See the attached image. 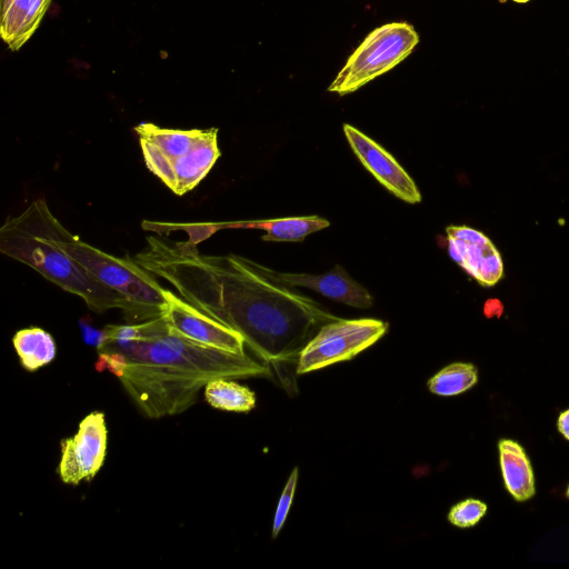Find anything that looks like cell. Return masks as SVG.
Here are the masks:
<instances>
[{
	"instance_id": "4",
	"label": "cell",
	"mask_w": 569,
	"mask_h": 569,
	"mask_svg": "<svg viewBox=\"0 0 569 569\" xmlns=\"http://www.w3.org/2000/svg\"><path fill=\"white\" fill-rule=\"evenodd\" d=\"M54 233L60 247L97 281L126 298L131 307L127 323H139L162 315L168 305V289L131 257L107 253L72 234L57 219Z\"/></svg>"
},
{
	"instance_id": "1",
	"label": "cell",
	"mask_w": 569,
	"mask_h": 569,
	"mask_svg": "<svg viewBox=\"0 0 569 569\" xmlns=\"http://www.w3.org/2000/svg\"><path fill=\"white\" fill-rule=\"evenodd\" d=\"M132 259L187 302L239 332L266 362L290 360L321 326L337 320L310 297L244 257L201 253L192 239L148 236Z\"/></svg>"
},
{
	"instance_id": "12",
	"label": "cell",
	"mask_w": 569,
	"mask_h": 569,
	"mask_svg": "<svg viewBox=\"0 0 569 569\" xmlns=\"http://www.w3.org/2000/svg\"><path fill=\"white\" fill-rule=\"evenodd\" d=\"M220 156L218 129H204L196 144L186 154L172 161L177 179L174 193L182 196L194 189L206 178Z\"/></svg>"
},
{
	"instance_id": "9",
	"label": "cell",
	"mask_w": 569,
	"mask_h": 569,
	"mask_svg": "<svg viewBox=\"0 0 569 569\" xmlns=\"http://www.w3.org/2000/svg\"><path fill=\"white\" fill-rule=\"evenodd\" d=\"M343 132L362 166L388 191L411 204L421 201L417 184L391 153L351 124L345 123Z\"/></svg>"
},
{
	"instance_id": "10",
	"label": "cell",
	"mask_w": 569,
	"mask_h": 569,
	"mask_svg": "<svg viewBox=\"0 0 569 569\" xmlns=\"http://www.w3.org/2000/svg\"><path fill=\"white\" fill-rule=\"evenodd\" d=\"M269 270L276 279L288 286L315 290L331 300L350 307L368 309L373 305L371 293L350 278L340 266H336L333 269L322 274L289 273L274 271L272 269Z\"/></svg>"
},
{
	"instance_id": "24",
	"label": "cell",
	"mask_w": 569,
	"mask_h": 569,
	"mask_svg": "<svg viewBox=\"0 0 569 569\" xmlns=\"http://www.w3.org/2000/svg\"><path fill=\"white\" fill-rule=\"evenodd\" d=\"M82 340L87 346L98 349L104 340V329L94 327L92 320L86 316L78 320Z\"/></svg>"
},
{
	"instance_id": "19",
	"label": "cell",
	"mask_w": 569,
	"mask_h": 569,
	"mask_svg": "<svg viewBox=\"0 0 569 569\" xmlns=\"http://www.w3.org/2000/svg\"><path fill=\"white\" fill-rule=\"evenodd\" d=\"M139 143L147 168L174 193L177 179L172 160L153 142L139 138Z\"/></svg>"
},
{
	"instance_id": "20",
	"label": "cell",
	"mask_w": 569,
	"mask_h": 569,
	"mask_svg": "<svg viewBox=\"0 0 569 569\" xmlns=\"http://www.w3.org/2000/svg\"><path fill=\"white\" fill-rule=\"evenodd\" d=\"M470 243L465 240L448 236V251L450 257L461 266L470 276L478 280L479 267L489 247Z\"/></svg>"
},
{
	"instance_id": "29",
	"label": "cell",
	"mask_w": 569,
	"mask_h": 569,
	"mask_svg": "<svg viewBox=\"0 0 569 569\" xmlns=\"http://www.w3.org/2000/svg\"><path fill=\"white\" fill-rule=\"evenodd\" d=\"M566 497L569 498V486H568V488L566 490Z\"/></svg>"
},
{
	"instance_id": "14",
	"label": "cell",
	"mask_w": 569,
	"mask_h": 569,
	"mask_svg": "<svg viewBox=\"0 0 569 569\" xmlns=\"http://www.w3.org/2000/svg\"><path fill=\"white\" fill-rule=\"evenodd\" d=\"M499 461L503 482L516 501L522 502L536 495L531 462L522 446L511 439L498 442Z\"/></svg>"
},
{
	"instance_id": "18",
	"label": "cell",
	"mask_w": 569,
	"mask_h": 569,
	"mask_svg": "<svg viewBox=\"0 0 569 569\" xmlns=\"http://www.w3.org/2000/svg\"><path fill=\"white\" fill-rule=\"evenodd\" d=\"M478 382V370L469 362H453L432 376L428 382L430 392L442 396H456L471 389Z\"/></svg>"
},
{
	"instance_id": "23",
	"label": "cell",
	"mask_w": 569,
	"mask_h": 569,
	"mask_svg": "<svg viewBox=\"0 0 569 569\" xmlns=\"http://www.w3.org/2000/svg\"><path fill=\"white\" fill-rule=\"evenodd\" d=\"M502 272L501 257L495 246H491L482 258L477 281L482 286H492L501 278Z\"/></svg>"
},
{
	"instance_id": "6",
	"label": "cell",
	"mask_w": 569,
	"mask_h": 569,
	"mask_svg": "<svg viewBox=\"0 0 569 569\" xmlns=\"http://www.w3.org/2000/svg\"><path fill=\"white\" fill-rule=\"evenodd\" d=\"M388 331L378 319H340L325 323L298 356L297 373L303 375L350 360Z\"/></svg>"
},
{
	"instance_id": "27",
	"label": "cell",
	"mask_w": 569,
	"mask_h": 569,
	"mask_svg": "<svg viewBox=\"0 0 569 569\" xmlns=\"http://www.w3.org/2000/svg\"><path fill=\"white\" fill-rule=\"evenodd\" d=\"M558 431L569 440V409L561 412L557 420Z\"/></svg>"
},
{
	"instance_id": "16",
	"label": "cell",
	"mask_w": 569,
	"mask_h": 569,
	"mask_svg": "<svg viewBox=\"0 0 569 569\" xmlns=\"http://www.w3.org/2000/svg\"><path fill=\"white\" fill-rule=\"evenodd\" d=\"M139 138H144L158 146L172 161L186 154L202 137L204 129H168L151 122H141L134 128Z\"/></svg>"
},
{
	"instance_id": "25",
	"label": "cell",
	"mask_w": 569,
	"mask_h": 569,
	"mask_svg": "<svg viewBox=\"0 0 569 569\" xmlns=\"http://www.w3.org/2000/svg\"><path fill=\"white\" fill-rule=\"evenodd\" d=\"M447 236H451L470 243L489 246L492 242L480 231L466 226H450L447 228Z\"/></svg>"
},
{
	"instance_id": "2",
	"label": "cell",
	"mask_w": 569,
	"mask_h": 569,
	"mask_svg": "<svg viewBox=\"0 0 569 569\" xmlns=\"http://www.w3.org/2000/svg\"><path fill=\"white\" fill-rule=\"evenodd\" d=\"M103 329L96 370L116 376L137 409L150 419L188 410L212 379L269 375L266 365L246 353L222 351L182 337L162 315Z\"/></svg>"
},
{
	"instance_id": "13",
	"label": "cell",
	"mask_w": 569,
	"mask_h": 569,
	"mask_svg": "<svg viewBox=\"0 0 569 569\" xmlns=\"http://www.w3.org/2000/svg\"><path fill=\"white\" fill-rule=\"evenodd\" d=\"M330 222L318 216L287 217L254 221L208 223L210 231L226 228L259 229L264 241H302L307 236L329 227Z\"/></svg>"
},
{
	"instance_id": "26",
	"label": "cell",
	"mask_w": 569,
	"mask_h": 569,
	"mask_svg": "<svg viewBox=\"0 0 569 569\" xmlns=\"http://www.w3.org/2000/svg\"><path fill=\"white\" fill-rule=\"evenodd\" d=\"M483 312L487 318H499L503 312V305L498 299H488L483 306Z\"/></svg>"
},
{
	"instance_id": "28",
	"label": "cell",
	"mask_w": 569,
	"mask_h": 569,
	"mask_svg": "<svg viewBox=\"0 0 569 569\" xmlns=\"http://www.w3.org/2000/svg\"><path fill=\"white\" fill-rule=\"evenodd\" d=\"M512 1L518 2V3H526L530 0H512ZM500 2H505V0H500Z\"/></svg>"
},
{
	"instance_id": "8",
	"label": "cell",
	"mask_w": 569,
	"mask_h": 569,
	"mask_svg": "<svg viewBox=\"0 0 569 569\" xmlns=\"http://www.w3.org/2000/svg\"><path fill=\"white\" fill-rule=\"evenodd\" d=\"M162 317L173 331L187 339L236 355L246 353V342L239 332L206 315L170 290Z\"/></svg>"
},
{
	"instance_id": "15",
	"label": "cell",
	"mask_w": 569,
	"mask_h": 569,
	"mask_svg": "<svg viewBox=\"0 0 569 569\" xmlns=\"http://www.w3.org/2000/svg\"><path fill=\"white\" fill-rule=\"evenodd\" d=\"M12 345L22 368L29 372L49 365L57 355L53 337L39 327L17 331L12 337Z\"/></svg>"
},
{
	"instance_id": "22",
	"label": "cell",
	"mask_w": 569,
	"mask_h": 569,
	"mask_svg": "<svg viewBox=\"0 0 569 569\" xmlns=\"http://www.w3.org/2000/svg\"><path fill=\"white\" fill-rule=\"evenodd\" d=\"M298 477H299V470L296 467L291 471V473L286 482V486L280 495V498H279V501H278V505L276 508L274 519H273V525H272V535H271L272 538H276L279 535L280 530L282 529V527L286 522L288 512H289L291 503L293 501L296 487H297V482H298Z\"/></svg>"
},
{
	"instance_id": "21",
	"label": "cell",
	"mask_w": 569,
	"mask_h": 569,
	"mask_svg": "<svg viewBox=\"0 0 569 569\" xmlns=\"http://www.w3.org/2000/svg\"><path fill=\"white\" fill-rule=\"evenodd\" d=\"M487 512V505L481 500L469 498L451 507L448 521L458 528L476 526Z\"/></svg>"
},
{
	"instance_id": "3",
	"label": "cell",
	"mask_w": 569,
	"mask_h": 569,
	"mask_svg": "<svg viewBox=\"0 0 569 569\" xmlns=\"http://www.w3.org/2000/svg\"><path fill=\"white\" fill-rule=\"evenodd\" d=\"M56 220L43 198L33 200L18 216L3 222L0 251L31 267L62 290L80 297L92 311L101 313L121 309L129 322L132 315L130 302L97 281L60 247L54 233Z\"/></svg>"
},
{
	"instance_id": "17",
	"label": "cell",
	"mask_w": 569,
	"mask_h": 569,
	"mask_svg": "<svg viewBox=\"0 0 569 569\" xmlns=\"http://www.w3.org/2000/svg\"><path fill=\"white\" fill-rule=\"evenodd\" d=\"M207 402L216 409L232 412H249L256 407V395L231 378H216L204 387Z\"/></svg>"
},
{
	"instance_id": "5",
	"label": "cell",
	"mask_w": 569,
	"mask_h": 569,
	"mask_svg": "<svg viewBox=\"0 0 569 569\" xmlns=\"http://www.w3.org/2000/svg\"><path fill=\"white\" fill-rule=\"evenodd\" d=\"M418 42L417 31L407 22L376 28L351 53L328 91L342 96L360 89L405 60Z\"/></svg>"
},
{
	"instance_id": "11",
	"label": "cell",
	"mask_w": 569,
	"mask_h": 569,
	"mask_svg": "<svg viewBox=\"0 0 569 569\" xmlns=\"http://www.w3.org/2000/svg\"><path fill=\"white\" fill-rule=\"evenodd\" d=\"M52 0H2L0 36L18 51L39 28Z\"/></svg>"
},
{
	"instance_id": "7",
	"label": "cell",
	"mask_w": 569,
	"mask_h": 569,
	"mask_svg": "<svg viewBox=\"0 0 569 569\" xmlns=\"http://www.w3.org/2000/svg\"><path fill=\"white\" fill-rule=\"evenodd\" d=\"M108 445L106 416L101 411L87 415L73 437L60 441L58 475L66 485L91 481L101 469Z\"/></svg>"
}]
</instances>
